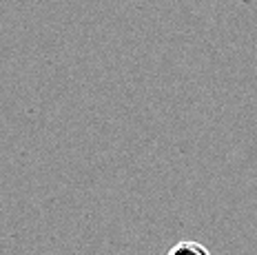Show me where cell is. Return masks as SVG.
<instances>
[{"label":"cell","instance_id":"1","mask_svg":"<svg viewBox=\"0 0 257 255\" xmlns=\"http://www.w3.org/2000/svg\"><path fill=\"white\" fill-rule=\"evenodd\" d=\"M167 255H211L208 248H204L200 242H193V240H184L178 242Z\"/></svg>","mask_w":257,"mask_h":255}]
</instances>
